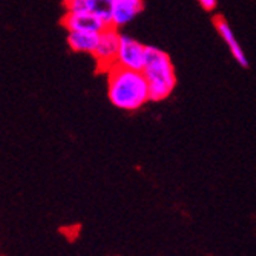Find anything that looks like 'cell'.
<instances>
[{
    "label": "cell",
    "instance_id": "8992f818",
    "mask_svg": "<svg viewBox=\"0 0 256 256\" xmlns=\"http://www.w3.org/2000/svg\"><path fill=\"white\" fill-rule=\"evenodd\" d=\"M144 10V0H114L110 26L120 30L134 22Z\"/></svg>",
    "mask_w": 256,
    "mask_h": 256
},
{
    "label": "cell",
    "instance_id": "277c9868",
    "mask_svg": "<svg viewBox=\"0 0 256 256\" xmlns=\"http://www.w3.org/2000/svg\"><path fill=\"white\" fill-rule=\"evenodd\" d=\"M148 48L149 46L140 43L134 37L122 36L117 66L134 69V71H143L148 58Z\"/></svg>",
    "mask_w": 256,
    "mask_h": 256
},
{
    "label": "cell",
    "instance_id": "8fae6325",
    "mask_svg": "<svg viewBox=\"0 0 256 256\" xmlns=\"http://www.w3.org/2000/svg\"><path fill=\"white\" fill-rule=\"evenodd\" d=\"M68 2H69V0H64V4H68Z\"/></svg>",
    "mask_w": 256,
    "mask_h": 256
},
{
    "label": "cell",
    "instance_id": "7a4b0ae2",
    "mask_svg": "<svg viewBox=\"0 0 256 256\" xmlns=\"http://www.w3.org/2000/svg\"><path fill=\"white\" fill-rule=\"evenodd\" d=\"M143 74L149 84L150 102H162L169 98L176 88V72L170 56L155 46L148 48Z\"/></svg>",
    "mask_w": 256,
    "mask_h": 256
},
{
    "label": "cell",
    "instance_id": "3957f363",
    "mask_svg": "<svg viewBox=\"0 0 256 256\" xmlns=\"http://www.w3.org/2000/svg\"><path fill=\"white\" fill-rule=\"evenodd\" d=\"M120 40H122V34L118 32V30H115L112 26L106 28L100 34V40L96 48V52L92 54V57L97 62L98 71L109 72L112 68L117 66Z\"/></svg>",
    "mask_w": 256,
    "mask_h": 256
},
{
    "label": "cell",
    "instance_id": "5b68a950",
    "mask_svg": "<svg viewBox=\"0 0 256 256\" xmlns=\"http://www.w3.org/2000/svg\"><path fill=\"white\" fill-rule=\"evenodd\" d=\"M63 26L66 28L68 32L72 31H78V32H103L106 28H109V25L102 20L98 16L92 14L89 11H66L63 20Z\"/></svg>",
    "mask_w": 256,
    "mask_h": 256
},
{
    "label": "cell",
    "instance_id": "9c48e42d",
    "mask_svg": "<svg viewBox=\"0 0 256 256\" xmlns=\"http://www.w3.org/2000/svg\"><path fill=\"white\" fill-rule=\"evenodd\" d=\"M102 34V32H100ZM100 34L97 32H78V31H72L68 32V44L74 52H80V54H89L92 56L96 52V48L100 40Z\"/></svg>",
    "mask_w": 256,
    "mask_h": 256
},
{
    "label": "cell",
    "instance_id": "30bf717a",
    "mask_svg": "<svg viewBox=\"0 0 256 256\" xmlns=\"http://www.w3.org/2000/svg\"><path fill=\"white\" fill-rule=\"evenodd\" d=\"M198 4L206 11H214L216 8V5H218V0H198Z\"/></svg>",
    "mask_w": 256,
    "mask_h": 256
},
{
    "label": "cell",
    "instance_id": "ba28073f",
    "mask_svg": "<svg viewBox=\"0 0 256 256\" xmlns=\"http://www.w3.org/2000/svg\"><path fill=\"white\" fill-rule=\"evenodd\" d=\"M112 2L114 0H69L64 4L66 11H89L92 14L98 16L110 26L112 18Z\"/></svg>",
    "mask_w": 256,
    "mask_h": 256
},
{
    "label": "cell",
    "instance_id": "52a82bcc",
    "mask_svg": "<svg viewBox=\"0 0 256 256\" xmlns=\"http://www.w3.org/2000/svg\"><path fill=\"white\" fill-rule=\"evenodd\" d=\"M214 23H215V30H216L218 36L227 44V48H228L232 57L236 60L238 64H241L242 68H247L248 66V58H247L244 50L241 48V44L238 43L236 36H235L234 30H232L230 23L224 17H221V16H216L214 18Z\"/></svg>",
    "mask_w": 256,
    "mask_h": 256
},
{
    "label": "cell",
    "instance_id": "6da1fadb",
    "mask_svg": "<svg viewBox=\"0 0 256 256\" xmlns=\"http://www.w3.org/2000/svg\"><path fill=\"white\" fill-rule=\"evenodd\" d=\"M106 74L108 97L117 109L135 112L150 102V90L143 71L115 66Z\"/></svg>",
    "mask_w": 256,
    "mask_h": 256
}]
</instances>
